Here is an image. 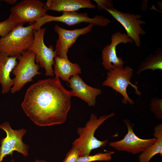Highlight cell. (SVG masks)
Instances as JSON below:
<instances>
[{
    "label": "cell",
    "mask_w": 162,
    "mask_h": 162,
    "mask_svg": "<svg viewBox=\"0 0 162 162\" xmlns=\"http://www.w3.org/2000/svg\"><path fill=\"white\" fill-rule=\"evenodd\" d=\"M113 151L98 153L94 155L79 157L76 162H92L95 161H110L112 155L114 153Z\"/></svg>",
    "instance_id": "ffe728a7"
},
{
    "label": "cell",
    "mask_w": 162,
    "mask_h": 162,
    "mask_svg": "<svg viewBox=\"0 0 162 162\" xmlns=\"http://www.w3.org/2000/svg\"><path fill=\"white\" fill-rule=\"evenodd\" d=\"M105 10L121 24L126 31L127 35L134 41L137 47H139L141 42L140 35L146 34L145 31L141 27V24L145 23L144 21L140 20L141 15L123 13L113 7Z\"/></svg>",
    "instance_id": "8fae6325"
},
{
    "label": "cell",
    "mask_w": 162,
    "mask_h": 162,
    "mask_svg": "<svg viewBox=\"0 0 162 162\" xmlns=\"http://www.w3.org/2000/svg\"><path fill=\"white\" fill-rule=\"evenodd\" d=\"M34 23L26 27L19 25L0 38V53L17 57L28 50L34 40Z\"/></svg>",
    "instance_id": "3957f363"
},
{
    "label": "cell",
    "mask_w": 162,
    "mask_h": 162,
    "mask_svg": "<svg viewBox=\"0 0 162 162\" xmlns=\"http://www.w3.org/2000/svg\"><path fill=\"white\" fill-rule=\"evenodd\" d=\"M45 3L39 0H24L17 3L10 10V14L19 24L34 23L46 14Z\"/></svg>",
    "instance_id": "30bf717a"
},
{
    "label": "cell",
    "mask_w": 162,
    "mask_h": 162,
    "mask_svg": "<svg viewBox=\"0 0 162 162\" xmlns=\"http://www.w3.org/2000/svg\"><path fill=\"white\" fill-rule=\"evenodd\" d=\"M3 1L8 4L11 5H15L17 3V0H4Z\"/></svg>",
    "instance_id": "d4e9b609"
},
{
    "label": "cell",
    "mask_w": 162,
    "mask_h": 162,
    "mask_svg": "<svg viewBox=\"0 0 162 162\" xmlns=\"http://www.w3.org/2000/svg\"><path fill=\"white\" fill-rule=\"evenodd\" d=\"M111 40V43L106 45L102 52V65L104 68L109 71L115 69L123 68V60L116 54L117 45L121 43L132 44L134 41L127 34L120 32L113 34Z\"/></svg>",
    "instance_id": "7c38bea8"
},
{
    "label": "cell",
    "mask_w": 162,
    "mask_h": 162,
    "mask_svg": "<svg viewBox=\"0 0 162 162\" xmlns=\"http://www.w3.org/2000/svg\"><path fill=\"white\" fill-rule=\"evenodd\" d=\"M0 129L6 133V137L0 140V162H2L6 156L12 155L14 151L21 154L24 157L28 155L29 146L22 140L27 133L25 129H13L10 123L7 122L0 124Z\"/></svg>",
    "instance_id": "8992f818"
},
{
    "label": "cell",
    "mask_w": 162,
    "mask_h": 162,
    "mask_svg": "<svg viewBox=\"0 0 162 162\" xmlns=\"http://www.w3.org/2000/svg\"><path fill=\"white\" fill-rule=\"evenodd\" d=\"M124 122L128 129L126 135L122 140L109 143L115 149L136 154L144 151L156 141L157 139L154 137L146 139L140 138L134 132V123L127 119H124Z\"/></svg>",
    "instance_id": "9c48e42d"
},
{
    "label": "cell",
    "mask_w": 162,
    "mask_h": 162,
    "mask_svg": "<svg viewBox=\"0 0 162 162\" xmlns=\"http://www.w3.org/2000/svg\"><path fill=\"white\" fill-rule=\"evenodd\" d=\"M35 55L31 51H24L17 57L19 61L12 71L15 76L14 84L10 89L14 93L20 90L27 82L33 81V78L41 73L38 71L39 65L36 63Z\"/></svg>",
    "instance_id": "277c9868"
},
{
    "label": "cell",
    "mask_w": 162,
    "mask_h": 162,
    "mask_svg": "<svg viewBox=\"0 0 162 162\" xmlns=\"http://www.w3.org/2000/svg\"><path fill=\"white\" fill-rule=\"evenodd\" d=\"M68 82L71 89L70 92L72 96L80 98L89 106L95 105L97 97L101 93L100 89L87 85L78 75L71 76Z\"/></svg>",
    "instance_id": "5bb4252c"
},
{
    "label": "cell",
    "mask_w": 162,
    "mask_h": 162,
    "mask_svg": "<svg viewBox=\"0 0 162 162\" xmlns=\"http://www.w3.org/2000/svg\"><path fill=\"white\" fill-rule=\"evenodd\" d=\"M16 59L17 57L0 53V84L3 94L9 92L14 85V79L11 78L10 74L17 64Z\"/></svg>",
    "instance_id": "9a60e30c"
},
{
    "label": "cell",
    "mask_w": 162,
    "mask_h": 162,
    "mask_svg": "<svg viewBox=\"0 0 162 162\" xmlns=\"http://www.w3.org/2000/svg\"><path fill=\"white\" fill-rule=\"evenodd\" d=\"M94 26L92 24H89L84 28L70 30L56 24L54 26V30L58 35L55 50L57 56L68 59L67 53L69 48L76 42L80 36L90 32Z\"/></svg>",
    "instance_id": "4fadbf2b"
},
{
    "label": "cell",
    "mask_w": 162,
    "mask_h": 162,
    "mask_svg": "<svg viewBox=\"0 0 162 162\" xmlns=\"http://www.w3.org/2000/svg\"><path fill=\"white\" fill-rule=\"evenodd\" d=\"M11 162H15L13 158L11 160Z\"/></svg>",
    "instance_id": "4316f807"
},
{
    "label": "cell",
    "mask_w": 162,
    "mask_h": 162,
    "mask_svg": "<svg viewBox=\"0 0 162 162\" xmlns=\"http://www.w3.org/2000/svg\"><path fill=\"white\" fill-rule=\"evenodd\" d=\"M0 4H1V3H0Z\"/></svg>",
    "instance_id": "83f0119b"
},
{
    "label": "cell",
    "mask_w": 162,
    "mask_h": 162,
    "mask_svg": "<svg viewBox=\"0 0 162 162\" xmlns=\"http://www.w3.org/2000/svg\"><path fill=\"white\" fill-rule=\"evenodd\" d=\"M150 110L158 119H162V99L155 98L151 100Z\"/></svg>",
    "instance_id": "7402d4cb"
},
{
    "label": "cell",
    "mask_w": 162,
    "mask_h": 162,
    "mask_svg": "<svg viewBox=\"0 0 162 162\" xmlns=\"http://www.w3.org/2000/svg\"><path fill=\"white\" fill-rule=\"evenodd\" d=\"M96 7L89 0H48L45 3L47 11L58 12H76L82 8L93 9Z\"/></svg>",
    "instance_id": "2e32d148"
},
{
    "label": "cell",
    "mask_w": 162,
    "mask_h": 162,
    "mask_svg": "<svg viewBox=\"0 0 162 162\" xmlns=\"http://www.w3.org/2000/svg\"><path fill=\"white\" fill-rule=\"evenodd\" d=\"M97 4L98 9L99 10H105L113 7L112 2L110 0H94Z\"/></svg>",
    "instance_id": "cb8c5ba5"
},
{
    "label": "cell",
    "mask_w": 162,
    "mask_h": 162,
    "mask_svg": "<svg viewBox=\"0 0 162 162\" xmlns=\"http://www.w3.org/2000/svg\"><path fill=\"white\" fill-rule=\"evenodd\" d=\"M54 73L56 76L60 78L63 80L68 82L70 78L81 73V69L76 63L70 62L58 56L54 58Z\"/></svg>",
    "instance_id": "e0dca14e"
},
{
    "label": "cell",
    "mask_w": 162,
    "mask_h": 162,
    "mask_svg": "<svg viewBox=\"0 0 162 162\" xmlns=\"http://www.w3.org/2000/svg\"><path fill=\"white\" fill-rule=\"evenodd\" d=\"M115 113L112 112L98 118L94 114H91L89 120L83 127H79L76 133L78 138L72 143V147L77 149L80 152L79 157L89 155L93 150L106 146L108 139L103 141L98 140L94 136L96 130L107 119L113 117Z\"/></svg>",
    "instance_id": "7a4b0ae2"
},
{
    "label": "cell",
    "mask_w": 162,
    "mask_h": 162,
    "mask_svg": "<svg viewBox=\"0 0 162 162\" xmlns=\"http://www.w3.org/2000/svg\"><path fill=\"white\" fill-rule=\"evenodd\" d=\"M33 162H47L46 160H40L38 159H36Z\"/></svg>",
    "instance_id": "484cf974"
},
{
    "label": "cell",
    "mask_w": 162,
    "mask_h": 162,
    "mask_svg": "<svg viewBox=\"0 0 162 162\" xmlns=\"http://www.w3.org/2000/svg\"><path fill=\"white\" fill-rule=\"evenodd\" d=\"M70 91L55 76L38 81L27 89L21 104L26 115L36 125L64 123L71 106Z\"/></svg>",
    "instance_id": "6da1fadb"
},
{
    "label": "cell",
    "mask_w": 162,
    "mask_h": 162,
    "mask_svg": "<svg viewBox=\"0 0 162 162\" xmlns=\"http://www.w3.org/2000/svg\"><path fill=\"white\" fill-rule=\"evenodd\" d=\"M133 73V69L129 66L114 69L107 72V76L102 85L110 87L113 91L120 94L123 97L122 101L123 104L129 103L133 105L134 102L129 97L127 92L128 85H130L135 89L136 94L138 95L141 94L138 90V87L130 82Z\"/></svg>",
    "instance_id": "ba28073f"
},
{
    "label": "cell",
    "mask_w": 162,
    "mask_h": 162,
    "mask_svg": "<svg viewBox=\"0 0 162 162\" xmlns=\"http://www.w3.org/2000/svg\"><path fill=\"white\" fill-rule=\"evenodd\" d=\"M79 155V151L72 147L66 154L62 162H76Z\"/></svg>",
    "instance_id": "603a6c76"
},
{
    "label": "cell",
    "mask_w": 162,
    "mask_h": 162,
    "mask_svg": "<svg viewBox=\"0 0 162 162\" xmlns=\"http://www.w3.org/2000/svg\"><path fill=\"white\" fill-rule=\"evenodd\" d=\"M154 130V136L157 140L148 148L140 154L138 157L139 162H149L153 157L157 154L162 156V124H157Z\"/></svg>",
    "instance_id": "ac0fdd59"
},
{
    "label": "cell",
    "mask_w": 162,
    "mask_h": 162,
    "mask_svg": "<svg viewBox=\"0 0 162 162\" xmlns=\"http://www.w3.org/2000/svg\"><path fill=\"white\" fill-rule=\"evenodd\" d=\"M46 28H41L38 30H34V39L28 50L33 52L35 55V61L45 70L46 76H53L54 70L52 66L54 58L57 56L53 46H46L44 42V37Z\"/></svg>",
    "instance_id": "52a82bcc"
},
{
    "label": "cell",
    "mask_w": 162,
    "mask_h": 162,
    "mask_svg": "<svg viewBox=\"0 0 162 162\" xmlns=\"http://www.w3.org/2000/svg\"><path fill=\"white\" fill-rule=\"evenodd\" d=\"M151 69L153 71L162 70V52L161 49L156 50L155 54H151L142 62L136 72L139 75L143 71Z\"/></svg>",
    "instance_id": "d6986e66"
},
{
    "label": "cell",
    "mask_w": 162,
    "mask_h": 162,
    "mask_svg": "<svg viewBox=\"0 0 162 162\" xmlns=\"http://www.w3.org/2000/svg\"><path fill=\"white\" fill-rule=\"evenodd\" d=\"M19 24L10 15L7 20L0 22V36L3 38L7 36Z\"/></svg>",
    "instance_id": "44dd1931"
},
{
    "label": "cell",
    "mask_w": 162,
    "mask_h": 162,
    "mask_svg": "<svg viewBox=\"0 0 162 162\" xmlns=\"http://www.w3.org/2000/svg\"><path fill=\"white\" fill-rule=\"evenodd\" d=\"M53 21L61 22L68 26L84 22L101 27L106 26L111 22L108 19L102 16L97 15L91 18L86 12H63L61 16H55L46 14L38 18L34 23V30H38L45 23Z\"/></svg>",
    "instance_id": "5b68a950"
}]
</instances>
